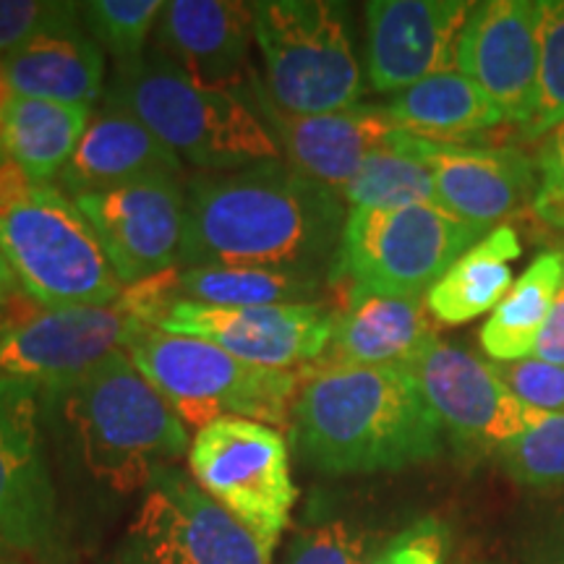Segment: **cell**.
<instances>
[{
  "instance_id": "cell-7",
  "label": "cell",
  "mask_w": 564,
  "mask_h": 564,
  "mask_svg": "<svg viewBox=\"0 0 564 564\" xmlns=\"http://www.w3.org/2000/svg\"><path fill=\"white\" fill-rule=\"evenodd\" d=\"M253 42L264 58V89L293 116L356 108L364 74L350 37L348 11L327 0H259Z\"/></svg>"
},
{
  "instance_id": "cell-21",
  "label": "cell",
  "mask_w": 564,
  "mask_h": 564,
  "mask_svg": "<svg viewBox=\"0 0 564 564\" xmlns=\"http://www.w3.org/2000/svg\"><path fill=\"white\" fill-rule=\"evenodd\" d=\"M183 173L181 158L165 147L144 123L133 116L129 105L108 89L102 108L91 116L74 158L63 167L61 192L70 199L102 188L150 178V175Z\"/></svg>"
},
{
  "instance_id": "cell-34",
  "label": "cell",
  "mask_w": 564,
  "mask_h": 564,
  "mask_svg": "<svg viewBox=\"0 0 564 564\" xmlns=\"http://www.w3.org/2000/svg\"><path fill=\"white\" fill-rule=\"evenodd\" d=\"M82 11V3L61 0H0V61L26 40Z\"/></svg>"
},
{
  "instance_id": "cell-39",
  "label": "cell",
  "mask_w": 564,
  "mask_h": 564,
  "mask_svg": "<svg viewBox=\"0 0 564 564\" xmlns=\"http://www.w3.org/2000/svg\"><path fill=\"white\" fill-rule=\"evenodd\" d=\"M19 282H17V274H13L9 259L3 257V251H0V301H6L9 295L19 293Z\"/></svg>"
},
{
  "instance_id": "cell-23",
  "label": "cell",
  "mask_w": 564,
  "mask_h": 564,
  "mask_svg": "<svg viewBox=\"0 0 564 564\" xmlns=\"http://www.w3.org/2000/svg\"><path fill=\"white\" fill-rule=\"evenodd\" d=\"M432 322L419 299H387L350 288L337 312L329 366H403L408 369L434 340Z\"/></svg>"
},
{
  "instance_id": "cell-3",
  "label": "cell",
  "mask_w": 564,
  "mask_h": 564,
  "mask_svg": "<svg viewBox=\"0 0 564 564\" xmlns=\"http://www.w3.org/2000/svg\"><path fill=\"white\" fill-rule=\"evenodd\" d=\"M42 423L91 484L129 497L192 449L188 429L129 352H110L66 382L42 387Z\"/></svg>"
},
{
  "instance_id": "cell-4",
  "label": "cell",
  "mask_w": 564,
  "mask_h": 564,
  "mask_svg": "<svg viewBox=\"0 0 564 564\" xmlns=\"http://www.w3.org/2000/svg\"><path fill=\"white\" fill-rule=\"evenodd\" d=\"M110 91L162 144L199 171L232 173L282 158L249 91L196 87L154 51L116 68Z\"/></svg>"
},
{
  "instance_id": "cell-6",
  "label": "cell",
  "mask_w": 564,
  "mask_h": 564,
  "mask_svg": "<svg viewBox=\"0 0 564 564\" xmlns=\"http://www.w3.org/2000/svg\"><path fill=\"white\" fill-rule=\"evenodd\" d=\"M0 251L42 308L112 306L123 293L87 217L53 183L0 207Z\"/></svg>"
},
{
  "instance_id": "cell-17",
  "label": "cell",
  "mask_w": 564,
  "mask_h": 564,
  "mask_svg": "<svg viewBox=\"0 0 564 564\" xmlns=\"http://www.w3.org/2000/svg\"><path fill=\"white\" fill-rule=\"evenodd\" d=\"M133 319L112 306L40 308L0 335V379L51 387L121 350Z\"/></svg>"
},
{
  "instance_id": "cell-24",
  "label": "cell",
  "mask_w": 564,
  "mask_h": 564,
  "mask_svg": "<svg viewBox=\"0 0 564 564\" xmlns=\"http://www.w3.org/2000/svg\"><path fill=\"white\" fill-rule=\"evenodd\" d=\"M387 112L411 137L442 144H465L476 133L505 123L489 95L457 68L429 76L394 95Z\"/></svg>"
},
{
  "instance_id": "cell-5",
  "label": "cell",
  "mask_w": 564,
  "mask_h": 564,
  "mask_svg": "<svg viewBox=\"0 0 564 564\" xmlns=\"http://www.w3.org/2000/svg\"><path fill=\"white\" fill-rule=\"evenodd\" d=\"M123 350L186 429L199 432L225 415L274 429L291 426L295 394L301 390L299 373L243 364L215 343L162 333L137 319Z\"/></svg>"
},
{
  "instance_id": "cell-18",
  "label": "cell",
  "mask_w": 564,
  "mask_h": 564,
  "mask_svg": "<svg viewBox=\"0 0 564 564\" xmlns=\"http://www.w3.org/2000/svg\"><path fill=\"white\" fill-rule=\"evenodd\" d=\"M474 3L463 0H371L366 3V58L371 87L400 95L453 70L457 42Z\"/></svg>"
},
{
  "instance_id": "cell-1",
  "label": "cell",
  "mask_w": 564,
  "mask_h": 564,
  "mask_svg": "<svg viewBox=\"0 0 564 564\" xmlns=\"http://www.w3.org/2000/svg\"><path fill=\"white\" fill-rule=\"evenodd\" d=\"M348 209L327 186L272 160L186 183L178 267H259L329 280Z\"/></svg>"
},
{
  "instance_id": "cell-10",
  "label": "cell",
  "mask_w": 564,
  "mask_h": 564,
  "mask_svg": "<svg viewBox=\"0 0 564 564\" xmlns=\"http://www.w3.org/2000/svg\"><path fill=\"white\" fill-rule=\"evenodd\" d=\"M118 564H272V552L192 476L167 465L147 484Z\"/></svg>"
},
{
  "instance_id": "cell-36",
  "label": "cell",
  "mask_w": 564,
  "mask_h": 564,
  "mask_svg": "<svg viewBox=\"0 0 564 564\" xmlns=\"http://www.w3.org/2000/svg\"><path fill=\"white\" fill-rule=\"evenodd\" d=\"M539 192H535L533 207L554 228L564 230V123L546 133L544 150L539 158Z\"/></svg>"
},
{
  "instance_id": "cell-19",
  "label": "cell",
  "mask_w": 564,
  "mask_h": 564,
  "mask_svg": "<svg viewBox=\"0 0 564 564\" xmlns=\"http://www.w3.org/2000/svg\"><path fill=\"white\" fill-rule=\"evenodd\" d=\"M408 144L434 175L436 204L481 230L523 209L539 192L535 165L512 147L442 144L411 133Z\"/></svg>"
},
{
  "instance_id": "cell-33",
  "label": "cell",
  "mask_w": 564,
  "mask_h": 564,
  "mask_svg": "<svg viewBox=\"0 0 564 564\" xmlns=\"http://www.w3.org/2000/svg\"><path fill=\"white\" fill-rule=\"evenodd\" d=\"M494 373L502 379L520 403L541 413H564V366H554L539 358L520 361H489Z\"/></svg>"
},
{
  "instance_id": "cell-20",
  "label": "cell",
  "mask_w": 564,
  "mask_h": 564,
  "mask_svg": "<svg viewBox=\"0 0 564 564\" xmlns=\"http://www.w3.org/2000/svg\"><path fill=\"white\" fill-rule=\"evenodd\" d=\"M251 42L253 9L238 0H171L154 30V53L215 91L243 87Z\"/></svg>"
},
{
  "instance_id": "cell-26",
  "label": "cell",
  "mask_w": 564,
  "mask_h": 564,
  "mask_svg": "<svg viewBox=\"0 0 564 564\" xmlns=\"http://www.w3.org/2000/svg\"><path fill=\"white\" fill-rule=\"evenodd\" d=\"M89 105H66L13 95L6 110L3 147L34 181L51 183L61 175L89 129Z\"/></svg>"
},
{
  "instance_id": "cell-41",
  "label": "cell",
  "mask_w": 564,
  "mask_h": 564,
  "mask_svg": "<svg viewBox=\"0 0 564 564\" xmlns=\"http://www.w3.org/2000/svg\"><path fill=\"white\" fill-rule=\"evenodd\" d=\"M6 333V322H3V301H0V335Z\"/></svg>"
},
{
  "instance_id": "cell-15",
  "label": "cell",
  "mask_w": 564,
  "mask_h": 564,
  "mask_svg": "<svg viewBox=\"0 0 564 564\" xmlns=\"http://www.w3.org/2000/svg\"><path fill=\"white\" fill-rule=\"evenodd\" d=\"M546 0L474 3L457 42L455 66L523 129L539 105L541 26Z\"/></svg>"
},
{
  "instance_id": "cell-28",
  "label": "cell",
  "mask_w": 564,
  "mask_h": 564,
  "mask_svg": "<svg viewBox=\"0 0 564 564\" xmlns=\"http://www.w3.org/2000/svg\"><path fill=\"white\" fill-rule=\"evenodd\" d=\"M340 199L356 207L394 209L411 204H436L434 175L415 158L408 133L403 131L394 144L373 152L361 171L340 192Z\"/></svg>"
},
{
  "instance_id": "cell-30",
  "label": "cell",
  "mask_w": 564,
  "mask_h": 564,
  "mask_svg": "<svg viewBox=\"0 0 564 564\" xmlns=\"http://www.w3.org/2000/svg\"><path fill=\"white\" fill-rule=\"evenodd\" d=\"M505 474L528 489L564 486V413L549 415L497 449Z\"/></svg>"
},
{
  "instance_id": "cell-13",
  "label": "cell",
  "mask_w": 564,
  "mask_h": 564,
  "mask_svg": "<svg viewBox=\"0 0 564 564\" xmlns=\"http://www.w3.org/2000/svg\"><path fill=\"white\" fill-rule=\"evenodd\" d=\"M123 288L178 267L186 232V188L150 175L74 199Z\"/></svg>"
},
{
  "instance_id": "cell-12",
  "label": "cell",
  "mask_w": 564,
  "mask_h": 564,
  "mask_svg": "<svg viewBox=\"0 0 564 564\" xmlns=\"http://www.w3.org/2000/svg\"><path fill=\"white\" fill-rule=\"evenodd\" d=\"M442 429L465 453H497L552 413L520 403L489 361L434 337L408 366Z\"/></svg>"
},
{
  "instance_id": "cell-38",
  "label": "cell",
  "mask_w": 564,
  "mask_h": 564,
  "mask_svg": "<svg viewBox=\"0 0 564 564\" xmlns=\"http://www.w3.org/2000/svg\"><path fill=\"white\" fill-rule=\"evenodd\" d=\"M525 564H564V514L533 535L525 552Z\"/></svg>"
},
{
  "instance_id": "cell-35",
  "label": "cell",
  "mask_w": 564,
  "mask_h": 564,
  "mask_svg": "<svg viewBox=\"0 0 564 564\" xmlns=\"http://www.w3.org/2000/svg\"><path fill=\"white\" fill-rule=\"evenodd\" d=\"M449 544V531L442 520L423 518L408 525L364 564H444Z\"/></svg>"
},
{
  "instance_id": "cell-29",
  "label": "cell",
  "mask_w": 564,
  "mask_h": 564,
  "mask_svg": "<svg viewBox=\"0 0 564 564\" xmlns=\"http://www.w3.org/2000/svg\"><path fill=\"white\" fill-rule=\"evenodd\" d=\"M162 9V0H89L82 3V21L97 45L116 58V68H123L147 55V40Z\"/></svg>"
},
{
  "instance_id": "cell-14",
  "label": "cell",
  "mask_w": 564,
  "mask_h": 564,
  "mask_svg": "<svg viewBox=\"0 0 564 564\" xmlns=\"http://www.w3.org/2000/svg\"><path fill=\"white\" fill-rule=\"evenodd\" d=\"M337 312L322 303L291 306H199L171 303L152 327L215 343L238 361L272 371H293L327 352Z\"/></svg>"
},
{
  "instance_id": "cell-22",
  "label": "cell",
  "mask_w": 564,
  "mask_h": 564,
  "mask_svg": "<svg viewBox=\"0 0 564 564\" xmlns=\"http://www.w3.org/2000/svg\"><path fill=\"white\" fill-rule=\"evenodd\" d=\"M0 68L19 97L91 105L105 95V51L84 30L82 11L34 34Z\"/></svg>"
},
{
  "instance_id": "cell-32",
  "label": "cell",
  "mask_w": 564,
  "mask_h": 564,
  "mask_svg": "<svg viewBox=\"0 0 564 564\" xmlns=\"http://www.w3.org/2000/svg\"><path fill=\"white\" fill-rule=\"evenodd\" d=\"M369 541L348 520H327L303 528L285 552L282 564H364L369 560Z\"/></svg>"
},
{
  "instance_id": "cell-37",
  "label": "cell",
  "mask_w": 564,
  "mask_h": 564,
  "mask_svg": "<svg viewBox=\"0 0 564 564\" xmlns=\"http://www.w3.org/2000/svg\"><path fill=\"white\" fill-rule=\"evenodd\" d=\"M531 356L539 358V361L564 366V288L562 293L556 295L554 308L552 314H549L544 329L535 337Z\"/></svg>"
},
{
  "instance_id": "cell-42",
  "label": "cell",
  "mask_w": 564,
  "mask_h": 564,
  "mask_svg": "<svg viewBox=\"0 0 564 564\" xmlns=\"http://www.w3.org/2000/svg\"><path fill=\"white\" fill-rule=\"evenodd\" d=\"M11 552V546L9 544H6V541L3 539H0V556H3V554H9Z\"/></svg>"
},
{
  "instance_id": "cell-31",
  "label": "cell",
  "mask_w": 564,
  "mask_h": 564,
  "mask_svg": "<svg viewBox=\"0 0 564 564\" xmlns=\"http://www.w3.org/2000/svg\"><path fill=\"white\" fill-rule=\"evenodd\" d=\"M564 123V0H546L541 26V79L539 105L520 137L533 141Z\"/></svg>"
},
{
  "instance_id": "cell-9",
  "label": "cell",
  "mask_w": 564,
  "mask_h": 564,
  "mask_svg": "<svg viewBox=\"0 0 564 564\" xmlns=\"http://www.w3.org/2000/svg\"><path fill=\"white\" fill-rule=\"evenodd\" d=\"M188 470L204 494L274 554L299 499L291 447L280 429L238 415L212 421L192 440Z\"/></svg>"
},
{
  "instance_id": "cell-16",
  "label": "cell",
  "mask_w": 564,
  "mask_h": 564,
  "mask_svg": "<svg viewBox=\"0 0 564 564\" xmlns=\"http://www.w3.org/2000/svg\"><path fill=\"white\" fill-rule=\"evenodd\" d=\"M246 91L270 126L288 165L337 196L373 152L394 144L403 133L387 108L379 105H356L324 116H293L272 102L264 82L251 70Z\"/></svg>"
},
{
  "instance_id": "cell-27",
  "label": "cell",
  "mask_w": 564,
  "mask_h": 564,
  "mask_svg": "<svg viewBox=\"0 0 564 564\" xmlns=\"http://www.w3.org/2000/svg\"><path fill=\"white\" fill-rule=\"evenodd\" d=\"M562 288L564 253L546 251L535 257L481 327V348L486 356L491 361L531 358L535 337L544 329Z\"/></svg>"
},
{
  "instance_id": "cell-11",
  "label": "cell",
  "mask_w": 564,
  "mask_h": 564,
  "mask_svg": "<svg viewBox=\"0 0 564 564\" xmlns=\"http://www.w3.org/2000/svg\"><path fill=\"white\" fill-rule=\"evenodd\" d=\"M42 429V387L0 379V539L47 560L63 535Z\"/></svg>"
},
{
  "instance_id": "cell-40",
  "label": "cell",
  "mask_w": 564,
  "mask_h": 564,
  "mask_svg": "<svg viewBox=\"0 0 564 564\" xmlns=\"http://www.w3.org/2000/svg\"><path fill=\"white\" fill-rule=\"evenodd\" d=\"M13 100L11 84L6 82L3 68H0V141H3V123H6V110H9V102Z\"/></svg>"
},
{
  "instance_id": "cell-25",
  "label": "cell",
  "mask_w": 564,
  "mask_h": 564,
  "mask_svg": "<svg viewBox=\"0 0 564 564\" xmlns=\"http://www.w3.org/2000/svg\"><path fill=\"white\" fill-rule=\"evenodd\" d=\"M520 257V238L510 225L494 228L426 291V308L442 324H465L502 303L512 288L510 262Z\"/></svg>"
},
{
  "instance_id": "cell-8",
  "label": "cell",
  "mask_w": 564,
  "mask_h": 564,
  "mask_svg": "<svg viewBox=\"0 0 564 564\" xmlns=\"http://www.w3.org/2000/svg\"><path fill=\"white\" fill-rule=\"evenodd\" d=\"M486 230L440 204L371 209L356 207L345 220L329 280H350L358 291L387 299H419Z\"/></svg>"
},
{
  "instance_id": "cell-2",
  "label": "cell",
  "mask_w": 564,
  "mask_h": 564,
  "mask_svg": "<svg viewBox=\"0 0 564 564\" xmlns=\"http://www.w3.org/2000/svg\"><path fill=\"white\" fill-rule=\"evenodd\" d=\"M295 453L324 476L405 470L440 457L442 421L403 366H322L291 411Z\"/></svg>"
},
{
  "instance_id": "cell-43",
  "label": "cell",
  "mask_w": 564,
  "mask_h": 564,
  "mask_svg": "<svg viewBox=\"0 0 564 564\" xmlns=\"http://www.w3.org/2000/svg\"><path fill=\"white\" fill-rule=\"evenodd\" d=\"M0 564H11V562H0Z\"/></svg>"
}]
</instances>
